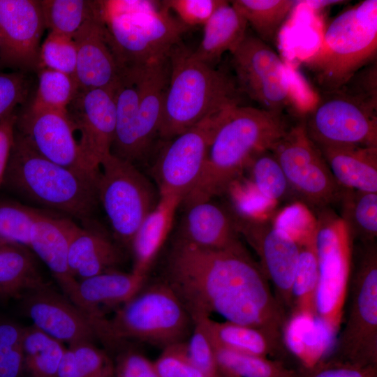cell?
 Masks as SVG:
<instances>
[{
  "instance_id": "6da1fadb",
  "label": "cell",
  "mask_w": 377,
  "mask_h": 377,
  "mask_svg": "<svg viewBox=\"0 0 377 377\" xmlns=\"http://www.w3.org/2000/svg\"><path fill=\"white\" fill-rule=\"evenodd\" d=\"M175 293L193 323L213 313L283 337L286 311L241 241L205 249L176 239L162 279Z\"/></svg>"
},
{
  "instance_id": "7a4b0ae2",
  "label": "cell",
  "mask_w": 377,
  "mask_h": 377,
  "mask_svg": "<svg viewBox=\"0 0 377 377\" xmlns=\"http://www.w3.org/2000/svg\"><path fill=\"white\" fill-rule=\"evenodd\" d=\"M290 126L284 113L231 108L214 135L196 185L181 205L186 208L227 193L253 157L269 150Z\"/></svg>"
},
{
  "instance_id": "3957f363",
  "label": "cell",
  "mask_w": 377,
  "mask_h": 377,
  "mask_svg": "<svg viewBox=\"0 0 377 377\" xmlns=\"http://www.w3.org/2000/svg\"><path fill=\"white\" fill-rule=\"evenodd\" d=\"M169 80L158 136L170 140L209 114L239 105L237 83L198 59L182 42L168 57Z\"/></svg>"
},
{
  "instance_id": "277c9868",
  "label": "cell",
  "mask_w": 377,
  "mask_h": 377,
  "mask_svg": "<svg viewBox=\"0 0 377 377\" xmlns=\"http://www.w3.org/2000/svg\"><path fill=\"white\" fill-rule=\"evenodd\" d=\"M98 2L101 19L121 71L168 59L189 29L161 1Z\"/></svg>"
},
{
  "instance_id": "5b68a950",
  "label": "cell",
  "mask_w": 377,
  "mask_h": 377,
  "mask_svg": "<svg viewBox=\"0 0 377 377\" xmlns=\"http://www.w3.org/2000/svg\"><path fill=\"white\" fill-rule=\"evenodd\" d=\"M3 184L43 207L84 221L98 202L96 181L46 158L16 130Z\"/></svg>"
},
{
  "instance_id": "8992f818",
  "label": "cell",
  "mask_w": 377,
  "mask_h": 377,
  "mask_svg": "<svg viewBox=\"0 0 377 377\" xmlns=\"http://www.w3.org/2000/svg\"><path fill=\"white\" fill-rule=\"evenodd\" d=\"M377 1L364 0L329 24L318 45L302 61L323 92L346 85L376 60Z\"/></svg>"
},
{
  "instance_id": "52a82bcc",
  "label": "cell",
  "mask_w": 377,
  "mask_h": 377,
  "mask_svg": "<svg viewBox=\"0 0 377 377\" xmlns=\"http://www.w3.org/2000/svg\"><path fill=\"white\" fill-rule=\"evenodd\" d=\"M96 338L109 346L128 340L163 348L188 338L193 323L180 300L162 279L145 285L110 318L94 323Z\"/></svg>"
},
{
  "instance_id": "ba28073f",
  "label": "cell",
  "mask_w": 377,
  "mask_h": 377,
  "mask_svg": "<svg viewBox=\"0 0 377 377\" xmlns=\"http://www.w3.org/2000/svg\"><path fill=\"white\" fill-rule=\"evenodd\" d=\"M315 247L318 265L316 318L328 333L341 323L351 272L353 239L340 216L329 207L317 210Z\"/></svg>"
},
{
  "instance_id": "9c48e42d",
  "label": "cell",
  "mask_w": 377,
  "mask_h": 377,
  "mask_svg": "<svg viewBox=\"0 0 377 377\" xmlns=\"http://www.w3.org/2000/svg\"><path fill=\"white\" fill-rule=\"evenodd\" d=\"M302 121L318 147H377V103L344 87L323 92Z\"/></svg>"
},
{
  "instance_id": "30bf717a",
  "label": "cell",
  "mask_w": 377,
  "mask_h": 377,
  "mask_svg": "<svg viewBox=\"0 0 377 377\" xmlns=\"http://www.w3.org/2000/svg\"><path fill=\"white\" fill-rule=\"evenodd\" d=\"M354 271L348 318L332 358L377 366V246L362 243Z\"/></svg>"
},
{
  "instance_id": "8fae6325",
  "label": "cell",
  "mask_w": 377,
  "mask_h": 377,
  "mask_svg": "<svg viewBox=\"0 0 377 377\" xmlns=\"http://www.w3.org/2000/svg\"><path fill=\"white\" fill-rule=\"evenodd\" d=\"M96 188L114 236L130 246L158 202L154 188L135 165L110 153L100 164Z\"/></svg>"
},
{
  "instance_id": "7c38bea8",
  "label": "cell",
  "mask_w": 377,
  "mask_h": 377,
  "mask_svg": "<svg viewBox=\"0 0 377 377\" xmlns=\"http://www.w3.org/2000/svg\"><path fill=\"white\" fill-rule=\"evenodd\" d=\"M269 151L300 202L316 211L339 202L342 188L320 150L307 135L303 121L291 126Z\"/></svg>"
},
{
  "instance_id": "4fadbf2b",
  "label": "cell",
  "mask_w": 377,
  "mask_h": 377,
  "mask_svg": "<svg viewBox=\"0 0 377 377\" xmlns=\"http://www.w3.org/2000/svg\"><path fill=\"white\" fill-rule=\"evenodd\" d=\"M231 54L239 91L260 108L284 113L293 103V94L285 64L277 52L247 33Z\"/></svg>"
},
{
  "instance_id": "5bb4252c",
  "label": "cell",
  "mask_w": 377,
  "mask_h": 377,
  "mask_svg": "<svg viewBox=\"0 0 377 377\" xmlns=\"http://www.w3.org/2000/svg\"><path fill=\"white\" fill-rule=\"evenodd\" d=\"M235 105L209 114L170 140L154 166L159 195L175 194L183 200L191 192L203 170L214 133Z\"/></svg>"
},
{
  "instance_id": "9a60e30c",
  "label": "cell",
  "mask_w": 377,
  "mask_h": 377,
  "mask_svg": "<svg viewBox=\"0 0 377 377\" xmlns=\"http://www.w3.org/2000/svg\"><path fill=\"white\" fill-rule=\"evenodd\" d=\"M239 235L258 257V264L274 287V294L286 311L292 308L291 289L298 262L300 244L275 224L272 217L246 218L235 214Z\"/></svg>"
},
{
  "instance_id": "2e32d148",
  "label": "cell",
  "mask_w": 377,
  "mask_h": 377,
  "mask_svg": "<svg viewBox=\"0 0 377 377\" xmlns=\"http://www.w3.org/2000/svg\"><path fill=\"white\" fill-rule=\"evenodd\" d=\"M15 128L46 158L95 181L98 172L85 161L68 112L28 107L17 116Z\"/></svg>"
},
{
  "instance_id": "e0dca14e",
  "label": "cell",
  "mask_w": 377,
  "mask_h": 377,
  "mask_svg": "<svg viewBox=\"0 0 377 377\" xmlns=\"http://www.w3.org/2000/svg\"><path fill=\"white\" fill-rule=\"evenodd\" d=\"M45 29L40 1L0 0V64L38 71Z\"/></svg>"
},
{
  "instance_id": "ac0fdd59",
  "label": "cell",
  "mask_w": 377,
  "mask_h": 377,
  "mask_svg": "<svg viewBox=\"0 0 377 377\" xmlns=\"http://www.w3.org/2000/svg\"><path fill=\"white\" fill-rule=\"evenodd\" d=\"M115 87L79 91L67 109L80 134L78 144L83 157L97 172L102 160L111 153L114 140Z\"/></svg>"
},
{
  "instance_id": "d6986e66",
  "label": "cell",
  "mask_w": 377,
  "mask_h": 377,
  "mask_svg": "<svg viewBox=\"0 0 377 377\" xmlns=\"http://www.w3.org/2000/svg\"><path fill=\"white\" fill-rule=\"evenodd\" d=\"M22 299L24 311L33 325L55 339L71 346L96 339L90 318L47 283L30 290Z\"/></svg>"
},
{
  "instance_id": "ffe728a7",
  "label": "cell",
  "mask_w": 377,
  "mask_h": 377,
  "mask_svg": "<svg viewBox=\"0 0 377 377\" xmlns=\"http://www.w3.org/2000/svg\"><path fill=\"white\" fill-rule=\"evenodd\" d=\"M73 38L77 47L75 79L79 91L115 87L121 71L99 10L82 24Z\"/></svg>"
},
{
  "instance_id": "44dd1931",
  "label": "cell",
  "mask_w": 377,
  "mask_h": 377,
  "mask_svg": "<svg viewBox=\"0 0 377 377\" xmlns=\"http://www.w3.org/2000/svg\"><path fill=\"white\" fill-rule=\"evenodd\" d=\"M77 227L68 217L41 211L30 232L29 249L49 268L66 296L77 281L68 267L69 246Z\"/></svg>"
},
{
  "instance_id": "7402d4cb",
  "label": "cell",
  "mask_w": 377,
  "mask_h": 377,
  "mask_svg": "<svg viewBox=\"0 0 377 377\" xmlns=\"http://www.w3.org/2000/svg\"><path fill=\"white\" fill-rule=\"evenodd\" d=\"M147 276L118 269L77 280L67 296L93 323L119 308L145 286Z\"/></svg>"
},
{
  "instance_id": "603a6c76",
  "label": "cell",
  "mask_w": 377,
  "mask_h": 377,
  "mask_svg": "<svg viewBox=\"0 0 377 377\" xmlns=\"http://www.w3.org/2000/svg\"><path fill=\"white\" fill-rule=\"evenodd\" d=\"M177 239L205 249H222L239 242L232 209L211 200L185 208Z\"/></svg>"
},
{
  "instance_id": "cb8c5ba5",
  "label": "cell",
  "mask_w": 377,
  "mask_h": 377,
  "mask_svg": "<svg viewBox=\"0 0 377 377\" xmlns=\"http://www.w3.org/2000/svg\"><path fill=\"white\" fill-rule=\"evenodd\" d=\"M130 69L138 89V143L142 159L158 135L169 80L168 59Z\"/></svg>"
},
{
  "instance_id": "d4e9b609",
  "label": "cell",
  "mask_w": 377,
  "mask_h": 377,
  "mask_svg": "<svg viewBox=\"0 0 377 377\" xmlns=\"http://www.w3.org/2000/svg\"><path fill=\"white\" fill-rule=\"evenodd\" d=\"M182 202V198L177 195H159L156 205L143 219L131 242L133 273L147 276L170 233Z\"/></svg>"
},
{
  "instance_id": "484cf974",
  "label": "cell",
  "mask_w": 377,
  "mask_h": 377,
  "mask_svg": "<svg viewBox=\"0 0 377 377\" xmlns=\"http://www.w3.org/2000/svg\"><path fill=\"white\" fill-rule=\"evenodd\" d=\"M122 260L121 249L105 233L78 226L68 251V267L75 279L80 280L116 270Z\"/></svg>"
},
{
  "instance_id": "4316f807",
  "label": "cell",
  "mask_w": 377,
  "mask_h": 377,
  "mask_svg": "<svg viewBox=\"0 0 377 377\" xmlns=\"http://www.w3.org/2000/svg\"><path fill=\"white\" fill-rule=\"evenodd\" d=\"M318 147L341 188L377 193V147Z\"/></svg>"
},
{
  "instance_id": "83f0119b",
  "label": "cell",
  "mask_w": 377,
  "mask_h": 377,
  "mask_svg": "<svg viewBox=\"0 0 377 377\" xmlns=\"http://www.w3.org/2000/svg\"><path fill=\"white\" fill-rule=\"evenodd\" d=\"M247 22L232 5L224 1L203 25L200 43L193 52L200 61L212 66L226 52L232 53L247 34Z\"/></svg>"
},
{
  "instance_id": "f1b7e54d",
  "label": "cell",
  "mask_w": 377,
  "mask_h": 377,
  "mask_svg": "<svg viewBox=\"0 0 377 377\" xmlns=\"http://www.w3.org/2000/svg\"><path fill=\"white\" fill-rule=\"evenodd\" d=\"M138 99L133 72L122 70L115 87L116 130L111 153L134 165L142 160L138 143Z\"/></svg>"
},
{
  "instance_id": "f546056e",
  "label": "cell",
  "mask_w": 377,
  "mask_h": 377,
  "mask_svg": "<svg viewBox=\"0 0 377 377\" xmlns=\"http://www.w3.org/2000/svg\"><path fill=\"white\" fill-rule=\"evenodd\" d=\"M244 173L247 177L237 179V186L267 212L279 202L295 198L281 167L269 150L253 156Z\"/></svg>"
},
{
  "instance_id": "4dcf8cb0",
  "label": "cell",
  "mask_w": 377,
  "mask_h": 377,
  "mask_svg": "<svg viewBox=\"0 0 377 377\" xmlns=\"http://www.w3.org/2000/svg\"><path fill=\"white\" fill-rule=\"evenodd\" d=\"M214 343L234 351L272 357L286 353L283 338L250 325L204 318Z\"/></svg>"
},
{
  "instance_id": "1f68e13d",
  "label": "cell",
  "mask_w": 377,
  "mask_h": 377,
  "mask_svg": "<svg viewBox=\"0 0 377 377\" xmlns=\"http://www.w3.org/2000/svg\"><path fill=\"white\" fill-rule=\"evenodd\" d=\"M45 283L29 248L0 242V298H22Z\"/></svg>"
},
{
  "instance_id": "d6a6232c",
  "label": "cell",
  "mask_w": 377,
  "mask_h": 377,
  "mask_svg": "<svg viewBox=\"0 0 377 377\" xmlns=\"http://www.w3.org/2000/svg\"><path fill=\"white\" fill-rule=\"evenodd\" d=\"M340 218L350 237L362 243L377 236V193L342 188Z\"/></svg>"
},
{
  "instance_id": "836d02e7",
  "label": "cell",
  "mask_w": 377,
  "mask_h": 377,
  "mask_svg": "<svg viewBox=\"0 0 377 377\" xmlns=\"http://www.w3.org/2000/svg\"><path fill=\"white\" fill-rule=\"evenodd\" d=\"M214 347L222 377L298 376V371L289 368L281 360L239 353L215 343Z\"/></svg>"
},
{
  "instance_id": "e575fe53",
  "label": "cell",
  "mask_w": 377,
  "mask_h": 377,
  "mask_svg": "<svg viewBox=\"0 0 377 377\" xmlns=\"http://www.w3.org/2000/svg\"><path fill=\"white\" fill-rule=\"evenodd\" d=\"M66 347L34 325L24 328V367L30 377H57Z\"/></svg>"
},
{
  "instance_id": "d590c367",
  "label": "cell",
  "mask_w": 377,
  "mask_h": 377,
  "mask_svg": "<svg viewBox=\"0 0 377 377\" xmlns=\"http://www.w3.org/2000/svg\"><path fill=\"white\" fill-rule=\"evenodd\" d=\"M314 238L300 244L298 262L291 289L290 312L293 317L316 318V299L319 274Z\"/></svg>"
},
{
  "instance_id": "8d00e7d4",
  "label": "cell",
  "mask_w": 377,
  "mask_h": 377,
  "mask_svg": "<svg viewBox=\"0 0 377 377\" xmlns=\"http://www.w3.org/2000/svg\"><path fill=\"white\" fill-rule=\"evenodd\" d=\"M230 3L256 36L268 45L275 43L285 20L297 5L295 0H234Z\"/></svg>"
},
{
  "instance_id": "74e56055",
  "label": "cell",
  "mask_w": 377,
  "mask_h": 377,
  "mask_svg": "<svg viewBox=\"0 0 377 377\" xmlns=\"http://www.w3.org/2000/svg\"><path fill=\"white\" fill-rule=\"evenodd\" d=\"M45 29L73 38L98 12V1L40 0Z\"/></svg>"
},
{
  "instance_id": "f35d334b",
  "label": "cell",
  "mask_w": 377,
  "mask_h": 377,
  "mask_svg": "<svg viewBox=\"0 0 377 377\" xmlns=\"http://www.w3.org/2000/svg\"><path fill=\"white\" fill-rule=\"evenodd\" d=\"M57 377H114V362L94 342H80L66 348Z\"/></svg>"
},
{
  "instance_id": "ab89813d",
  "label": "cell",
  "mask_w": 377,
  "mask_h": 377,
  "mask_svg": "<svg viewBox=\"0 0 377 377\" xmlns=\"http://www.w3.org/2000/svg\"><path fill=\"white\" fill-rule=\"evenodd\" d=\"M38 77L36 95L29 106L66 112L79 91L75 77L48 68L39 69Z\"/></svg>"
},
{
  "instance_id": "60d3db41",
  "label": "cell",
  "mask_w": 377,
  "mask_h": 377,
  "mask_svg": "<svg viewBox=\"0 0 377 377\" xmlns=\"http://www.w3.org/2000/svg\"><path fill=\"white\" fill-rule=\"evenodd\" d=\"M41 210L0 199V241L29 248L31 226Z\"/></svg>"
},
{
  "instance_id": "b9f144b4",
  "label": "cell",
  "mask_w": 377,
  "mask_h": 377,
  "mask_svg": "<svg viewBox=\"0 0 377 377\" xmlns=\"http://www.w3.org/2000/svg\"><path fill=\"white\" fill-rule=\"evenodd\" d=\"M77 47L73 38L50 31L41 43L40 68L61 72L75 77Z\"/></svg>"
},
{
  "instance_id": "7bdbcfd3",
  "label": "cell",
  "mask_w": 377,
  "mask_h": 377,
  "mask_svg": "<svg viewBox=\"0 0 377 377\" xmlns=\"http://www.w3.org/2000/svg\"><path fill=\"white\" fill-rule=\"evenodd\" d=\"M24 328L13 321L0 319V377H22L23 374Z\"/></svg>"
},
{
  "instance_id": "ee69618b",
  "label": "cell",
  "mask_w": 377,
  "mask_h": 377,
  "mask_svg": "<svg viewBox=\"0 0 377 377\" xmlns=\"http://www.w3.org/2000/svg\"><path fill=\"white\" fill-rule=\"evenodd\" d=\"M186 341L188 355L205 377H222L216 364L213 341L204 318L193 322Z\"/></svg>"
},
{
  "instance_id": "f6af8a7d",
  "label": "cell",
  "mask_w": 377,
  "mask_h": 377,
  "mask_svg": "<svg viewBox=\"0 0 377 377\" xmlns=\"http://www.w3.org/2000/svg\"><path fill=\"white\" fill-rule=\"evenodd\" d=\"M272 219L276 226L293 236L299 244L315 236L316 216L300 201L290 204Z\"/></svg>"
},
{
  "instance_id": "bcb514c9",
  "label": "cell",
  "mask_w": 377,
  "mask_h": 377,
  "mask_svg": "<svg viewBox=\"0 0 377 377\" xmlns=\"http://www.w3.org/2000/svg\"><path fill=\"white\" fill-rule=\"evenodd\" d=\"M154 362L159 377H205L190 360L186 341L163 348Z\"/></svg>"
},
{
  "instance_id": "7dc6e473",
  "label": "cell",
  "mask_w": 377,
  "mask_h": 377,
  "mask_svg": "<svg viewBox=\"0 0 377 377\" xmlns=\"http://www.w3.org/2000/svg\"><path fill=\"white\" fill-rule=\"evenodd\" d=\"M29 81L25 73H0V123L27 98Z\"/></svg>"
},
{
  "instance_id": "c3c4849f",
  "label": "cell",
  "mask_w": 377,
  "mask_h": 377,
  "mask_svg": "<svg viewBox=\"0 0 377 377\" xmlns=\"http://www.w3.org/2000/svg\"><path fill=\"white\" fill-rule=\"evenodd\" d=\"M224 0H166L162 3L188 27L203 26Z\"/></svg>"
},
{
  "instance_id": "681fc988",
  "label": "cell",
  "mask_w": 377,
  "mask_h": 377,
  "mask_svg": "<svg viewBox=\"0 0 377 377\" xmlns=\"http://www.w3.org/2000/svg\"><path fill=\"white\" fill-rule=\"evenodd\" d=\"M297 377H377V366H362L331 357L298 371Z\"/></svg>"
},
{
  "instance_id": "f907efd6",
  "label": "cell",
  "mask_w": 377,
  "mask_h": 377,
  "mask_svg": "<svg viewBox=\"0 0 377 377\" xmlns=\"http://www.w3.org/2000/svg\"><path fill=\"white\" fill-rule=\"evenodd\" d=\"M114 362V377H159L154 362L133 349L121 350Z\"/></svg>"
},
{
  "instance_id": "816d5d0a",
  "label": "cell",
  "mask_w": 377,
  "mask_h": 377,
  "mask_svg": "<svg viewBox=\"0 0 377 377\" xmlns=\"http://www.w3.org/2000/svg\"><path fill=\"white\" fill-rule=\"evenodd\" d=\"M17 115H9L0 123V187L3 184L14 142Z\"/></svg>"
},
{
  "instance_id": "f5cc1de1",
  "label": "cell",
  "mask_w": 377,
  "mask_h": 377,
  "mask_svg": "<svg viewBox=\"0 0 377 377\" xmlns=\"http://www.w3.org/2000/svg\"><path fill=\"white\" fill-rule=\"evenodd\" d=\"M343 2L346 1L339 0H304L297 1V5H303L311 9L318 10L332 5L340 4Z\"/></svg>"
},
{
  "instance_id": "db71d44e",
  "label": "cell",
  "mask_w": 377,
  "mask_h": 377,
  "mask_svg": "<svg viewBox=\"0 0 377 377\" xmlns=\"http://www.w3.org/2000/svg\"><path fill=\"white\" fill-rule=\"evenodd\" d=\"M0 46H1V40H0Z\"/></svg>"
},
{
  "instance_id": "11a10c76",
  "label": "cell",
  "mask_w": 377,
  "mask_h": 377,
  "mask_svg": "<svg viewBox=\"0 0 377 377\" xmlns=\"http://www.w3.org/2000/svg\"><path fill=\"white\" fill-rule=\"evenodd\" d=\"M0 242H1V241H0Z\"/></svg>"
}]
</instances>
